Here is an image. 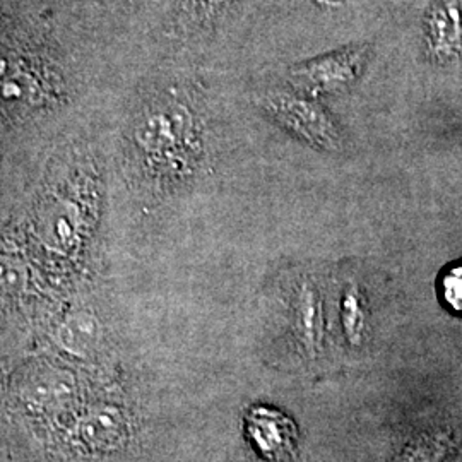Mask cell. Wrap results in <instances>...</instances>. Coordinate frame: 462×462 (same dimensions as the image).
<instances>
[{
	"label": "cell",
	"instance_id": "obj_4",
	"mask_svg": "<svg viewBox=\"0 0 462 462\" xmlns=\"http://www.w3.org/2000/svg\"><path fill=\"white\" fill-rule=\"evenodd\" d=\"M365 60L366 49L364 47L345 50L293 67L291 78L300 89L310 95L332 93L353 83Z\"/></svg>",
	"mask_w": 462,
	"mask_h": 462
},
{
	"label": "cell",
	"instance_id": "obj_3",
	"mask_svg": "<svg viewBox=\"0 0 462 462\" xmlns=\"http://www.w3.org/2000/svg\"><path fill=\"white\" fill-rule=\"evenodd\" d=\"M248 446L265 462L295 461L300 430L291 416L269 404H254L244 414Z\"/></svg>",
	"mask_w": 462,
	"mask_h": 462
},
{
	"label": "cell",
	"instance_id": "obj_6",
	"mask_svg": "<svg viewBox=\"0 0 462 462\" xmlns=\"http://www.w3.org/2000/svg\"><path fill=\"white\" fill-rule=\"evenodd\" d=\"M433 51L450 55L461 47L462 21L457 0H444L431 16Z\"/></svg>",
	"mask_w": 462,
	"mask_h": 462
},
{
	"label": "cell",
	"instance_id": "obj_7",
	"mask_svg": "<svg viewBox=\"0 0 462 462\" xmlns=\"http://www.w3.org/2000/svg\"><path fill=\"white\" fill-rule=\"evenodd\" d=\"M341 322L347 341L353 346H362L366 334V310L360 290L349 284L341 298Z\"/></svg>",
	"mask_w": 462,
	"mask_h": 462
},
{
	"label": "cell",
	"instance_id": "obj_1",
	"mask_svg": "<svg viewBox=\"0 0 462 462\" xmlns=\"http://www.w3.org/2000/svg\"><path fill=\"white\" fill-rule=\"evenodd\" d=\"M194 120L187 106L166 101L149 108L135 125V144L151 165L183 170L194 156Z\"/></svg>",
	"mask_w": 462,
	"mask_h": 462
},
{
	"label": "cell",
	"instance_id": "obj_5",
	"mask_svg": "<svg viewBox=\"0 0 462 462\" xmlns=\"http://www.w3.org/2000/svg\"><path fill=\"white\" fill-rule=\"evenodd\" d=\"M49 72L34 62L24 59L11 60L4 67V98L9 101L42 103L57 93V86L50 83Z\"/></svg>",
	"mask_w": 462,
	"mask_h": 462
},
{
	"label": "cell",
	"instance_id": "obj_9",
	"mask_svg": "<svg viewBox=\"0 0 462 462\" xmlns=\"http://www.w3.org/2000/svg\"><path fill=\"white\" fill-rule=\"evenodd\" d=\"M440 297L447 309L462 315V263L450 265L440 280Z\"/></svg>",
	"mask_w": 462,
	"mask_h": 462
},
{
	"label": "cell",
	"instance_id": "obj_2",
	"mask_svg": "<svg viewBox=\"0 0 462 462\" xmlns=\"http://www.w3.org/2000/svg\"><path fill=\"white\" fill-rule=\"evenodd\" d=\"M261 105L267 114L315 148L337 151L341 135L329 116L312 99L288 91H267Z\"/></svg>",
	"mask_w": 462,
	"mask_h": 462
},
{
	"label": "cell",
	"instance_id": "obj_8",
	"mask_svg": "<svg viewBox=\"0 0 462 462\" xmlns=\"http://www.w3.org/2000/svg\"><path fill=\"white\" fill-rule=\"evenodd\" d=\"M298 330L305 343V346L314 351L320 345V307L319 300L315 297L314 288L305 286L298 298Z\"/></svg>",
	"mask_w": 462,
	"mask_h": 462
},
{
	"label": "cell",
	"instance_id": "obj_10",
	"mask_svg": "<svg viewBox=\"0 0 462 462\" xmlns=\"http://www.w3.org/2000/svg\"><path fill=\"white\" fill-rule=\"evenodd\" d=\"M231 0H183V11L194 19H208L228 7Z\"/></svg>",
	"mask_w": 462,
	"mask_h": 462
}]
</instances>
